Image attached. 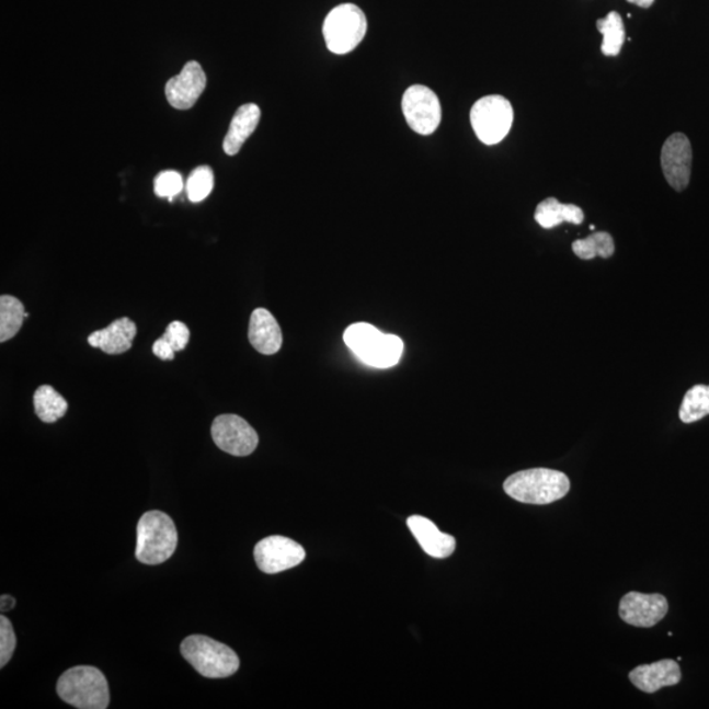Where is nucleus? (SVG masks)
Returning <instances> with one entry per match:
<instances>
[{
    "mask_svg": "<svg viewBox=\"0 0 709 709\" xmlns=\"http://www.w3.org/2000/svg\"><path fill=\"white\" fill-rule=\"evenodd\" d=\"M178 531L174 521L162 512H149L137 525L136 558L145 565H159L176 551Z\"/></svg>",
    "mask_w": 709,
    "mask_h": 709,
    "instance_id": "nucleus-3",
    "label": "nucleus"
},
{
    "mask_svg": "<svg viewBox=\"0 0 709 709\" xmlns=\"http://www.w3.org/2000/svg\"><path fill=\"white\" fill-rule=\"evenodd\" d=\"M28 318L24 305L16 297L3 295L0 297V342L12 340Z\"/></svg>",
    "mask_w": 709,
    "mask_h": 709,
    "instance_id": "nucleus-22",
    "label": "nucleus"
},
{
    "mask_svg": "<svg viewBox=\"0 0 709 709\" xmlns=\"http://www.w3.org/2000/svg\"><path fill=\"white\" fill-rule=\"evenodd\" d=\"M181 652L184 660L205 678H228L240 668V659L233 649L207 636H190L182 642Z\"/></svg>",
    "mask_w": 709,
    "mask_h": 709,
    "instance_id": "nucleus-5",
    "label": "nucleus"
},
{
    "mask_svg": "<svg viewBox=\"0 0 709 709\" xmlns=\"http://www.w3.org/2000/svg\"><path fill=\"white\" fill-rule=\"evenodd\" d=\"M205 88L207 76L201 64L190 61L184 65L181 75L170 79L164 91L172 107L185 111L194 107Z\"/></svg>",
    "mask_w": 709,
    "mask_h": 709,
    "instance_id": "nucleus-13",
    "label": "nucleus"
},
{
    "mask_svg": "<svg viewBox=\"0 0 709 709\" xmlns=\"http://www.w3.org/2000/svg\"><path fill=\"white\" fill-rule=\"evenodd\" d=\"M183 188V178L176 171H163L156 178L155 192L159 197H168L171 202Z\"/></svg>",
    "mask_w": 709,
    "mask_h": 709,
    "instance_id": "nucleus-26",
    "label": "nucleus"
},
{
    "mask_svg": "<svg viewBox=\"0 0 709 709\" xmlns=\"http://www.w3.org/2000/svg\"><path fill=\"white\" fill-rule=\"evenodd\" d=\"M535 220L541 228L552 229L562 222L581 225L585 220V215L574 204H562L558 198L549 197L536 208Z\"/></svg>",
    "mask_w": 709,
    "mask_h": 709,
    "instance_id": "nucleus-19",
    "label": "nucleus"
},
{
    "mask_svg": "<svg viewBox=\"0 0 709 709\" xmlns=\"http://www.w3.org/2000/svg\"><path fill=\"white\" fill-rule=\"evenodd\" d=\"M260 121L261 108L256 104L249 103L238 108L224 140L225 152L230 157L237 156L243 144L254 134Z\"/></svg>",
    "mask_w": 709,
    "mask_h": 709,
    "instance_id": "nucleus-18",
    "label": "nucleus"
},
{
    "mask_svg": "<svg viewBox=\"0 0 709 709\" xmlns=\"http://www.w3.org/2000/svg\"><path fill=\"white\" fill-rule=\"evenodd\" d=\"M152 353L162 361H172L175 357L174 348L171 347V344L165 341L163 336L159 338V340L152 344Z\"/></svg>",
    "mask_w": 709,
    "mask_h": 709,
    "instance_id": "nucleus-29",
    "label": "nucleus"
},
{
    "mask_svg": "<svg viewBox=\"0 0 709 709\" xmlns=\"http://www.w3.org/2000/svg\"><path fill=\"white\" fill-rule=\"evenodd\" d=\"M211 437L218 448L233 456H249L260 443L256 431L235 414L217 416L211 425Z\"/></svg>",
    "mask_w": 709,
    "mask_h": 709,
    "instance_id": "nucleus-9",
    "label": "nucleus"
},
{
    "mask_svg": "<svg viewBox=\"0 0 709 709\" xmlns=\"http://www.w3.org/2000/svg\"><path fill=\"white\" fill-rule=\"evenodd\" d=\"M572 248L573 253L583 261L594 260L596 256L608 260L615 253L614 238L606 231H598L583 240H576Z\"/></svg>",
    "mask_w": 709,
    "mask_h": 709,
    "instance_id": "nucleus-23",
    "label": "nucleus"
},
{
    "mask_svg": "<svg viewBox=\"0 0 709 709\" xmlns=\"http://www.w3.org/2000/svg\"><path fill=\"white\" fill-rule=\"evenodd\" d=\"M15 606L16 599L12 598L11 595H2V598H0V609H2V613L11 611Z\"/></svg>",
    "mask_w": 709,
    "mask_h": 709,
    "instance_id": "nucleus-30",
    "label": "nucleus"
},
{
    "mask_svg": "<svg viewBox=\"0 0 709 709\" xmlns=\"http://www.w3.org/2000/svg\"><path fill=\"white\" fill-rule=\"evenodd\" d=\"M249 340L258 353L263 355L279 353L283 344L282 329L267 309H255L251 315Z\"/></svg>",
    "mask_w": 709,
    "mask_h": 709,
    "instance_id": "nucleus-16",
    "label": "nucleus"
},
{
    "mask_svg": "<svg viewBox=\"0 0 709 709\" xmlns=\"http://www.w3.org/2000/svg\"><path fill=\"white\" fill-rule=\"evenodd\" d=\"M503 490L515 501L528 505H549L567 496L570 481L559 470L534 468L510 476L503 483Z\"/></svg>",
    "mask_w": 709,
    "mask_h": 709,
    "instance_id": "nucleus-1",
    "label": "nucleus"
},
{
    "mask_svg": "<svg viewBox=\"0 0 709 709\" xmlns=\"http://www.w3.org/2000/svg\"><path fill=\"white\" fill-rule=\"evenodd\" d=\"M709 415V386H695L685 396L679 409L684 423H694Z\"/></svg>",
    "mask_w": 709,
    "mask_h": 709,
    "instance_id": "nucleus-24",
    "label": "nucleus"
},
{
    "mask_svg": "<svg viewBox=\"0 0 709 709\" xmlns=\"http://www.w3.org/2000/svg\"><path fill=\"white\" fill-rule=\"evenodd\" d=\"M215 187V175L208 165H201L191 172L185 191L192 203H201L210 195Z\"/></svg>",
    "mask_w": 709,
    "mask_h": 709,
    "instance_id": "nucleus-25",
    "label": "nucleus"
},
{
    "mask_svg": "<svg viewBox=\"0 0 709 709\" xmlns=\"http://www.w3.org/2000/svg\"><path fill=\"white\" fill-rule=\"evenodd\" d=\"M57 693L66 704L79 709H105L110 706L107 678L94 666L69 668L58 679Z\"/></svg>",
    "mask_w": 709,
    "mask_h": 709,
    "instance_id": "nucleus-4",
    "label": "nucleus"
},
{
    "mask_svg": "<svg viewBox=\"0 0 709 709\" xmlns=\"http://www.w3.org/2000/svg\"><path fill=\"white\" fill-rule=\"evenodd\" d=\"M165 341L171 344L175 353L187 347L190 341V330L181 321L171 322L163 334Z\"/></svg>",
    "mask_w": 709,
    "mask_h": 709,
    "instance_id": "nucleus-28",
    "label": "nucleus"
},
{
    "mask_svg": "<svg viewBox=\"0 0 709 709\" xmlns=\"http://www.w3.org/2000/svg\"><path fill=\"white\" fill-rule=\"evenodd\" d=\"M513 123V105L501 95L481 98L470 111V124L474 134L485 145H496L505 140Z\"/></svg>",
    "mask_w": 709,
    "mask_h": 709,
    "instance_id": "nucleus-7",
    "label": "nucleus"
},
{
    "mask_svg": "<svg viewBox=\"0 0 709 709\" xmlns=\"http://www.w3.org/2000/svg\"><path fill=\"white\" fill-rule=\"evenodd\" d=\"M668 603L661 594H642L631 592L622 596L619 615L627 625L640 628H651L665 618Z\"/></svg>",
    "mask_w": 709,
    "mask_h": 709,
    "instance_id": "nucleus-12",
    "label": "nucleus"
},
{
    "mask_svg": "<svg viewBox=\"0 0 709 709\" xmlns=\"http://www.w3.org/2000/svg\"><path fill=\"white\" fill-rule=\"evenodd\" d=\"M367 28V18L359 7L351 3L340 4L324 19V42L334 55H348L366 37Z\"/></svg>",
    "mask_w": 709,
    "mask_h": 709,
    "instance_id": "nucleus-6",
    "label": "nucleus"
},
{
    "mask_svg": "<svg viewBox=\"0 0 709 709\" xmlns=\"http://www.w3.org/2000/svg\"><path fill=\"white\" fill-rule=\"evenodd\" d=\"M410 531L420 542L423 551L434 559H447L455 552L456 540L454 536L443 534L434 522L420 515L410 516L408 519Z\"/></svg>",
    "mask_w": 709,
    "mask_h": 709,
    "instance_id": "nucleus-15",
    "label": "nucleus"
},
{
    "mask_svg": "<svg viewBox=\"0 0 709 709\" xmlns=\"http://www.w3.org/2000/svg\"><path fill=\"white\" fill-rule=\"evenodd\" d=\"M35 413L45 423H55L68 412L69 403L50 386H43L33 397Z\"/></svg>",
    "mask_w": 709,
    "mask_h": 709,
    "instance_id": "nucleus-20",
    "label": "nucleus"
},
{
    "mask_svg": "<svg viewBox=\"0 0 709 709\" xmlns=\"http://www.w3.org/2000/svg\"><path fill=\"white\" fill-rule=\"evenodd\" d=\"M627 2L641 7V9H649L654 3V0H627Z\"/></svg>",
    "mask_w": 709,
    "mask_h": 709,
    "instance_id": "nucleus-31",
    "label": "nucleus"
},
{
    "mask_svg": "<svg viewBox=\"0 0 709 709\" xmlns=\"http://www.w3.org/2000/svg\"><path fill=\"white\" fill-rule=\"evenodd\" d=\"M402 112L409 127L422 136L433 135L442 122L439 98L426 85L409 88L402 98Z\"/></svg>",
    "mask_w": 709,
    "mask_h": 709,
    "instance_id": "nucleus-8",
    "label": "nucleus"
},
{
    "mask_svg": "<svg viewBox=\"0 0 709 709\" xmlns=\"http://www.w3.org/2000/svg\"><path fill=\"white\" fill-rule=\"evenodd\" d=\"M305 549L285 536H268L258 542L254 558L263 573L277 574L300 565L305 560Z\"/></svg>",
    "mask_w": 709,
    "mask_h": 709,
    "instance_id": "nucleus-10",
    "label": "nucleus"
},
{
    "mask_svg": "<svg viewBox=\"0 0 709 709\" xmlns=\"http://www.w3.org/2000/svg\"><path fill=\"white\" fill-rule=\"evenodd\" d=\"M596 28L603 35L602 53L606 57H616L620 55L622 44L626 42L625 23L619 12H609L606 18L596 22Z\"/></svg>",
    "mask_w": 709,
    "mask_h": 709,
    "instance_id": "nucleus-21",
    "label": "nucleus"
},
{
    "mask_svg": "<svg viewBox=\"0 0 709 709\" xmlns=\"http://www.w3.org/2000/svg\"><path fill=\"white\" fill-rule=\"evenodd\" d=\"M16 648V636L11 621L4 615L0 616V667H4L12 659Z\"/></svg>",
    "mask_w": 709,
    "mask_h": 709,
    "instance_id": "nucleus-27",
    "label": "nucleus"
},
{
    "mask_svg": "<svg viewBox=\"0 0 709 709\" xmlns=\"http://www.w3.org/2000/svg\"><path fill=\"white\" fill-rule=\"evenodd\" d=\"M662 171L671 187L685 191L691 178L693 148L684 134H674L667 138L661 151Z\"/></svg>",
    "mask_w": 709,
    "mask_h": 709,
    "instance_id": "nucleus-11",
    "label": "nucleus"
},
{
    "mask_svg": "<svg viewBox=\"0 0 709 709\" xmlns=\"http://www.w3.org/2000/svg\"><path fill=\"white\" fill-rule=\"evenodd\" d=\"M682 672L677 661L662 660L651 665H641L629 673V681L640 691L654 694L664 687L678 685Z\"/></svg>",
    "mask_w": 709,
    "mask_h": 709,
    "instance_id": "nucleus-14",
    "label": "nucleus"
},
{
    "mask_svg": "<svg viewBox=\"0 0 709 709\" xmlns=\"http://www.w3.org/2000/svg\"><path fill=\"white\" fill-rule=\"evenodd\" d=\"M136 334V323L124 317L112 322L108 328L95 331L88 341L91 347L101 348L105 354L118 355L127 353L134 346Z\"/></svg>",
    "mask_w": 709,
    "mask_h": 709,
    "instance_id": "nucleus-17",
    "label": "nucleus"
},
{
    "mask_svg": "<svg viewBox=\"0 0 709 709\" xmlns=\"http://www.w3.org/2000/svg\"><path fill=\"white\" fill-rule=\"evenodd\" d=\"M344 342L362 363L375 368H390L400 362L403 353L401 338L382 334L369 323H354L344 331Z\"/></svg>",
    "mask_w": 709,
    "mask_h": 709,
    "instance_id": "nucleus-2",
    "label": "nucleus"
}]
</instances>
